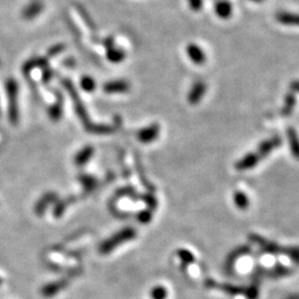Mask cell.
Returning a JSON list of instances; mask_svg holds the SVG:
<instances>
[{
    "mask_svg": "<svg viewBox=\"0 0 299 299\" xmlns=\"http://www.w3.org/2000/svg\"><path fill=\"white\" fill-rule=\"evenodd\" d=\"M248 238L251 239L253 243L258 245L263 253L271 254V255H286V256L291 258L296 265H299V247H295V246L283 247L277 243L267 241L266 238L259 236V235L256 234L249 235Z\"/></svg>",
    "mask_w": 299,
    "mask_h": 299,
    "instance_id": "obj_1",
    "label": "cell"
},
{
    "mask_svg": "<svg viewBox=\"0 0 299 299\" xmlns=\"http://www.w3.org/2000/svg\"><path fill=\"white\" fill-rule=\"evenodd\" d=\"M6 90L9 100V116L10 122L16 123L18 120V111H17V96H18V83L17 81L10 78L6 82Z\"/></svg>",
    "mask_w": 299,
    "mask_h": 299,
    "instance_id": "obj_2",
    "label": "cell"
},
{
    "mask_svg": "<svg viewBox=\"0 0 299 299\" xmlns=\"http://www.w3.org/2000/svg\"><path fill=\"white\" fill-rule=\"evenodd\" d=\"M45 9V3L42 0H31L26 7L22 9L21 17L24 20H33L41 14Z\"/></svg>",
    "mask_w": 299,
    "mask_h": 299,
    "instance_id": "obj_3",
    "label": "cell"
},
{
    "mask_svg": "<svg viewBox=\"0 0 299 299\" xmlns=\"http://www.w3.org/2000/svg\"><path fill=\"white\" fill-rule=\"evenodd\" d=\"M281 145H282V139L279 138L278 135L273 136V138L268 139L266 141H263L262 143L259 144L257 150V155L259 156V159L262 160L264 158H266L267 155L271 154L274 150L279 148Z\"/></svg>",
    "mask_w": 299,
    "mask_h": 299,
    "instance_id": "obj_4",
    "label": "cell"
},
{
    "mask_svg": "<svg viewBox=\"0 0 299 299\" xmlns=\"http://www.w3.org/2000/svg\"><path fill=\"white\" fill-rule=\"evenodd\" d=\"M186 55L195 65H202L206 60V56H205L203 49L196 43H189L186 46Z\"/></svg>",
    "mask_w": 299,
    "mask_h": 299,
    "instance_id": "obj_5",
    "label": "cell"
},
{
    "mask_svg": "<svg viewBox=\"0 0 299 299\" xmlns=\"http://www.w3.org/2000/svg\"><path fill=\"white\" fill-rule=\"evenodd\" d=\"M214 11L215 14L220 19H229L233 14V4L228 0H217L214 3Z\"/></svg>",
    "mask_w": 299,
    "mask_h": 299,
    "instance_id": "obj_6",
    "label": "cell"
},
{
    "mask_svg": "<svg viewBox=\"0 0 299 299\" xmlns=\"http://www.w3.org/2000/svg\"><path fill=\"white\" fill-rule=\"evenodd\" d=\"M276 20L284 26L299 27V13L279 11L276 13Z\"/></svg>",
    "mask_w": 299,
    "mask_h": 299,
    "instance_id": "obj_7",
    "label": "cell"
},
{
    "mask_svg": "<svg viewBox=\"0 0 299 299\" xmlns=\"http://www.w3.org/2000/svg\"><path fill=\"white\" fill-rule=\"evenodd\" d=\"M259 161H261V159H259L257 153H248L247 155H245L242 160L237 162L236 169L239 171L253 169L254 166L257 165Z\"/></svg>",
    "mask_w": 299,
    "mask_h": 299,
    "instance_id": "obj_8",
    "label": "cell"
},
{
    "mask_svg": "<svg viewBox=\"0 0 299 299\" xmlns=\"http://www.w3.org/2000/svg\"><path fill=\"white\" fill-rule=\"evenodd\" d=\"M287 136L294 159L299 161V136L297 131L294 127L289 126L287 129Z\"/></svg>",
    "mask_w": 299,
    "mask_h": 299,
    "instance_id": "obj_9",
    "label": "cell"
},
{
    "mask_svg": "<svg viewBox=\"0 0 299 299\" xmlns=\"http://www.w3.org/2000/svg\"><path fill=\"white\" fill-rule=\"evenodd\" d=\"M249 252H251V247L247 246V245H244V246H239V247H237L236 249H235L234 252L230 253L229 256L227 257L226 265H225V266H226V271L229 272L230 269L233 268V265L238 257L243 256V255H246Z\"/></svg>",
    "mask_w": 299,
    "mask_h": 299,
    "instance_id": "obj_10",
    "label": "cell"
},
{
    "mask_svg": "<svg viewBox=\"0 0 299 299\" xmlns=\"http://www.w3.org/2000/svg\"><path fill=\"white\" fill-rule=\"evenodd\" d=\"M291 274H293L292 268L285 267V266H283V265H277V266H275L274 268L266 269V274H265V276L273 278V279H276V278L289 276Z\"/></svg>",
    "mask_w": 299,
    "mask_h": 299,
    "instance_id": "obj_11",
    "label": "cell"
},
{
    "mask_svg": "<svg viewBox=\"0 0 299 299\" xmlns=\"http://www.w3.org/2000/svg\"><path fill=\"white\" fill-rule=\"evenodd\" d=\"M205 90H206V86H205V83L202 81L196 82L194 87L192 88V90H191L189 100L191 101V103H196V102H199L200 100V98L203 97Z\"/></svg>",
    "mask_w": 299,
    "mask_h": 299,
    "instance_id": "obj_12",
    "label": "cell"
},
{
    "mask_svg": "<svg viewBox=\"0 0 299 299\" xmlns=\"http://www.w3.org/2000/svg\"><path fill=\"white\" fill-rule=\"evenodd\" d=\"M126 90H129V83L123 80L111 81V82H107L104 85L105 92L115 93V92H125Z\"/></svg>",
    "mask_w": 299,
    "mask_h": 299,
    "instance_id": "obj_13",
    "label": "cell"
},
{
    "mask_svg": "<svg viewBox=\"0 0 299 299\" xmlns=\"http://www.w3.org/2000/svg\"><path fill=\"white\" fill-rule=\"evenodd\" d=\"M296 105V96L294 92H289L285 96V100H284V106L282 109V114L288 116L293 113L294 107Z\"/></svg>",
    "mask_w": 299,
    "mask_h": 299,
    "instance_id": "obj_14",
    "label": "cell"
},
{
    "mask_svg": "<svg viewBox=\"0 0 299 299\" xmlns=\"http://www.w3.org/2000/svg\"><path fill=\"white\" fill-rule=\"evenodd\" d=\"M106 58L113 63H119L125 59V52L121 48H115L114 46L106 49Z\"/></svg>",
    "mask_w": 299,
    "mask_h": 299,
    "instance_id": "obj_15",
    "label": "cell"
},
{
    "mask_svg": "<svg viewBox=\"0 0 299 299\" xmlns=\"http://www.w3.org/2000/svg\"><path fill=\"white\" fill-rule=\"evenodd\" d=\"M158 126H152V127H149V129H145L143 131H141L139 133V139L142 141V142H149V141H152L153 140L156 134H158Z\"/></svg>",
    "mask_w": 299,
    "mask_h": 299,
    "instance_id": "obj_16",
    "label": "cell"
},
{
    "mask_svg": "<svg viewBox=\"0 0 299 299\" xmlns=\"http://www.w3.org/2000/svg\"><path fill=\"white\" fill-rule=\"evenodd\" d=\"M234 199H235V204H236V206L239 208V209H243L245 210L249 205V202H248V199L247 196L245 195L243 192H236L234 195Z\"/></svg>",
    "mask_w": 299,
    "mask_h": 299,
    "instance_id": "obj_17",
    "label": "cell"
},
{
    "mask_svg": "<svg viewBox=\"0 0 299 299\" xmlns=\"http://www.w3.org/2000/svg\"><path fill=\"white\" fill-rule=\"evenodd\" d=\"M77 9H78V12H79L81 18L85 20V23L87 24V26L91 29H96V24H95V22H93V19L91 18L90 14L88 13L86 9L82 6H77Z\"/></svg>",
    "mask_w": 299,
    "mask_h": 299,
    "instance_id": "obj_18",
    "label": "cell"
},
{
    "mask_svg": "<svg viewBox=\"0 0 299 299\" xmlns=\"http://www.w3.org/2000/svg\"><path fill=\"white\" fill-rule=\"evenodd\" d=\"M81 87L86 91H93L96 88V82L91 77H83L81 79Z\"/></svg>",
    "mask_w": 299,
    "mask_h": 299,
    "instance_id": "obj_19",
    "label": "cell"
},
{
    "mask_svg": "<svg viewBox=\"0 0 299 299\" xmlns=\"http://www.w3.org/2000/svg\"><path fill=\"white\" fill-rule=\"evenodd\" d=\"M258 295H259V288L257 284H253V285L249 286L246 291L247 299H257Z\"/></svg>",
    "mask_w": 299,
    "mask_h": 299,
    "instance_id": "obj_20",
    "label": "cell"
},
{
    "mask_svg": "<svg viewBox=\"0 0 299 299\" xmlns=\"http://www.w3.org/2000/svg\"><path fill=\"white\" fill-rule=\"evenodd\" d=\"M189 7L192 11H199L202 10L204 6V0H188Z\"/></svg>",
    "mask_w": 299,
    "mask_h": 299,
    "instance_id": "obj_21",
    "label": "cell"
},
{
    "mask_svg": "<svg viewBox=\"0 0 299 299\" xmlns=\"http://www.w3.org/2000/svg\"><path fill=\"white\" fill-rule=\"evenodd\" d=\"M66 46L63 45V43H57V45L52 46L50 49L48 50V56L49 57H53V56H57L59 55V53H61L63 50H65Z\"/></svg>",
    "mask_w": 299,
    "mask_h": 299,
    "instance_id": "obj_22",
    "label": "cell"
},
{
    "mask_svg": "<svg viewBox=\"0 0 299 299\" xmlns=\"http://www.w3.org/2000/svg\"><path fill=\"white\" fill-rule=\"evenodd\" d=\"M152 296H154L155 299H165L166 292L163 287H158L152 292Z\"/></svg>",
    "mask_w": 299,
    "mask_h": 299,
    "instance_id": "obj_23",
    "label": "cell"
},
{
    "mask_svg": "<svg viewBox=\"0 0 299 299\" xmlns=\"http://www.w3.org/2000/svg\"><path fill=\"white\" fill-rule=\"evenodd\" d=\"M291 91L294 93H299V80H295L291 83Z\"/></svg>",
    "mask_w": 299,
    "mask_h": 299,
    "instance_id": "obj_24",
    "label": "cell"
},
{
    "mask_svg": "<svg viewBox=\"0 0 299 299\" xmlns=\"http://www.w3.org/2000/svg\"><path fill=\"white\" fill-rule=\"evenodd\" d=\"M286 299H299V294H294V295L288 296Z\"/></svg>",
    "mask_w": 299,
    "mask_h": 299,
    "instance_id": "obj_25",
    "label": "cell"
},
{
    "mask_svg": "<svg viewBox=\"0 0 299 299\" xmlns=\"http://www.w3.org/2000/svg\"><path fill=\"white\" fill-rule=\"evenodd\" d=\"M252 1H254V2H262L263 0H252Z\"/></svg>",
    "mask_w": 299,
    "mask_h": 299,
    "instance_id": "obj_26",
    "label": "cell"
},
{
    "mask_svg": "<svg viewBox=\"0 0 299 299\" xmlns=\"http://www.w3.org/2000/svg\"><path fill=\"white\" fill-rule=\"evenodd\" d=\"M1 284H2V279L0 278V286H1Z\"/></svg>",
    "mask_w": 299,
    "mask_h": 299,
    "instance_id": "obj_27",
    "label": "cell"
}]
</instances>
